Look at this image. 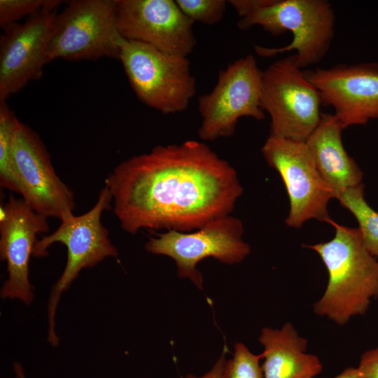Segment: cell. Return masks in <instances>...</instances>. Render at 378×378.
Masks as SVG:
<instances>
[{
    "instance_id": "cell-12",
    "label": "cell",
    "mask_w": 378,
    "mask_h": 378,
    "mask_svg": "<svg viewBox=\"0 0 378 378\" xmlns=\"http://www.w3.org/2000/svg\"><path fill=\"white\" fill-rule=\"evenodd\" d=\"M118 32L127 41L188 57L195 48L194 22L174 0H113Z\"/></svg>"
},
{
    "instance_id": "cell-8",
    "label": "cell",
    "mask_w": 378,
    "mask_h": 378,
    "mask_svg": "<svg viewBox=\"0 0 378 378\" xmlns=\"http://www.w3.org/2000/svg\"><path fill=\"white\" fill-rule=\"evenodd\" d=\"M262 71L251 54L220 70L213 90L198 98L199 137L206 141L230 137L242 117L262 120Z\"/></svg>"
},
{
    "instance_id": "cell-5",
    "label": "cell",
    "mask_w": 378,
    "mask_h": 378,
    "mask_svg": "<svg viewBox=\"0 0 378 378\" xmlns=\"http://www.w3.org/2000/svg\"><path fill=\"white\" fill-rule=\"evenodd\" d=\"M119 60L137 98L163 114L186 110L196 93L188 57L123 38Z\"/></svg>"
},
{
    "instance_id": "cell-11",
    "label": "cell",
    "mask_w": 378,
    "mask_h": 378,
    "mask_svg": "<svg viewBox=\"0 0 378 378\" xmlns=\"http://www.w3.org/2000/svg\"><path fill=\"white\" fill-rule=\"evenodd\" d=\"M13 157L20 195L34 211L60 220L74 214V192L56 174L41 138L21 122L15 134Z\"/></svg>"
},
{
    "instance_id": "cell-23",
    "label": "cell",
    "mask_w": 378,
    "mask_h": 378,
    "mask_svg": "<svg viewBox=\"0 0 378 378\" xmlns=\"http://www.w3.org/2000/svg\"><path fill=\"white\" fill-rule=\"evenodd\" d=\"M357 370L358 378H378V346L362 354Z\"/></svg>"
},
{
    "instance_id": "cell-20",
    "label": "cell",
    "mask_w": 378,
    "mask_h": 378,
    "mask_svg": "<svg viewBox=\"0 0 378 378\" xmlns=\"http://www.w3.org/2000/svg\"><path fill=\"white\" fill-rule=\"evenodd\" d=\"M261 358L262 354H254L238 342L234 345L233 357L225 363L222 378H264Z\"/></svg>"
},
{
    "instance_id": "cell-3",
    "label": "cell",
    "mask_w": 378,
    "mask_h": 378,
    "mask_svg": "<svg viewBox=\"0 0 378 378\" xmlns=\"http://www.w3.org/2000/svg\"><path fill=\"white\" fill-rule=\"evenodd\" d=\"M328 223L335 228L331 240L303 246L318 254L328 273L314 312L344 325L352 316L365 314L371 300L378 298V261L365 248L358 227L332 219Z\"/></svg>"
},
{
    "instance_id": "cell-22",
    "label": "cell",
    "mask_w": 378,
    "mask_h": 378,
    "mask_svg": "<svg viewBox=\"0 0 378 378\" xmlns=\"http://www.w3.org/2000/svg\"><path fill=\"white\" fill-rule=\"evenodd\" d=\"M59 0H0V25L1 27L16 23L46 8H57Z\"/></svg>"
},
{
    "instance_id": "cell-25",
    "label": "cell",
    "mask_w": 378,
    "mask_h": 378,
    "mask_svg": "<svg viewBox=\"0 0 378 378\" xmlns=\"http://www.w3.org/2000/svg\"><path fill=\"white\" fill-rule=\"evenodd\" d=\"M333 378H358L357 368H346L340 374Z\"/></svg>"
},
{
    "instance_id": "cell-17",
    "label": "cell",
    "mask_w": 378,
    "mask_h": 378,
    "mask_svg": "<svg viewBox=\"0 0 378 378\" xmlns=\"http://www.w3.org/2000/svg\"><path fill=\"white\" fill-rule=\"evenodd\" d=\"M259 342L264 347V378H314L322 370L319 358L306 352L307 340L290 323L281 329L262 328Z\"/></svg>"
},
{
    "instance_id": "cell-18",
    "label": "cell",
    "mask_w": 378,
    "mask_h": 378,
    "mask_svg": "<svg viewBox=\"0 0 378 378\" xmlns=\"http://www.w3.org/2000/svg\"><path fill=\"white\" fill-rule=\"evenodd\" d=\"M336 199L354 216L365 248L378 261V212L367 203L363 183L344 190Z\"/></svg>"
},
{
    "instance_id": "cell-4",
    "label": "cell",
    "mask_w": 378,
    "mask_h": 378,
    "mask_svg": "<svg viewBox=\"0 0 378 378\" xmlns=\"http://www.w3.org/2000/svg\"><path fill=\"white\" fill-rule=\"evenodd\" d=\"M113 198L106 186L101 190L92 208L83 214H71L61 220L51 234L38 239L33 256L48 255V249L59 242L67 248V260L60 277L53 285L47 306L48 342L57 346L59 338L55 332V314L61 295L65 292L83 269L92 268L108 257L118 255L109 238L108 229L102 223V214L111 208Z\"/></svg>"
},
{
    "instance_id": "cell-21",
    "label": "cell",
    "mask_w": 378,
    "mask_h": 378,
    "mask_svg": "<svg viewBox=\"0 0 378 378\" xmlns=\"http://www.w3.org/2000/svg\"><path fill=\"white\" fill-rule=\"evenodd\" d=\"M181 10L194 23L214 25L222 20L225 0H175Z\"/></svg>"
},
{
    "instance_id": "cell-9",
    "label": "cell",
    "mask_w": 378,
    "mask_h": 378,
    "mask_svg": "<svg viewBox=\"0 0 378 378\" xmlns=\"http://www.w3.org/2000/svg\"><path fill=\"white\" fill-rule=\"evenodd\" d=\"M243 234L242 222L230 214L210 220L193 232L167 230L157 234L149 238L145 247L150 253L172 258L178 276L189 279L202 289L203 279L197 265L209 257L224 264L241 262L251 252Z\"/></svg>"
},
{
    "instance_id": "cell-19",
    "label": "cell",
    "mask_w": 378,
    "mask_h": 378,
    "mask_svg": "<svg viewBox=\"0 0 378 378\" xmlns=\"http://www.w3.org/2000/svg\"><path fill=\"white\" fill-rule=\"evenodd\" d=\"M20 122L6 102H0V185L18 194H20V187L14 162L13 143Z\"/></svg>"
},
{
    "instance_id": "cell-6",
    "label": "cell",
    "mask_w": 378,
    "mask_h": 378,
    "mask_svg": "<svg viewBox=\"0 0 378 378\" xmlns=\"http://www.w3.org/2000/svg\"><path fill=\"white\" fill-rule=\"evenodd\" d=\"M321 104L295 55L276 60L262 71L261 107L270 117V134L305 142L321 120Z\"/></svg>"
},
{
    "instance_id": "cell-24",
    "label": "cell",
    "mask_w": 378,
    "mask_h": 378,
    "mask_svg": "<svg viewBox=\"0 0 378 378\" xmlns=\"http://www.w3.org/2000/svg\"><path fill=\"white\" fill-rule=\"evenodd\" d=\"M225 363L224 354H223L211 369L200 378H222Z\"/></svg>"
},
{
    "instance_id": "cell-7",
    "label": "cell",
    "mask_w": 378,
    "mask_h": 378,
    "mask_svg": "<svg viewBox=\"0 0 378 378\" xmlns=\"http://www.w3.org/2000/svg\"><path fill=\"white\" fill-rule=\"evenodd\" d=\"M123 38L118 32L113 0H74L57 14L46 59H119Z\"/></svg>"
},
{
    "instance_id": "cell-16",
    "label": "cell",
    "mask_w": 378,
    "mask_h": 378,
    "mask_svg": "<svg viewBox=\"0 0 378 378\" xmlns=\"http://www.w3.org/2000/svg\"><path fill=\"white\" fill-rule=\"evenodd\" d=\"M343 126L334 114L322 113L321 120L305 141L322 178L334 198L344 190L362 183L363 174L346 151Z\"/></svg>"
},
{
    "instance_id": "cell-13",
    "label": "cell",
    "mask_w": 378,
    "mask_h": 378,
    "mask_svg": "<svg viewBox=\"0 0 378 378\" xmlns=\"http://www.w3.org/2000/svg\"><path fill=\"white\" fill-rule=\"evenodd\" d=\"M344 129L378 119V62L304 71Z\"/></svg>"
},
{
    "instance_id": "cell-26",
    "label": "cell",
    "mask_w": 378,
    "mask_h": 378,
    "mask_svg": "<svg viewBox=\"0 0 378 378\" xmlns=\"http://www.w3.org/2000/svg\"><path fill=\"white\" fill-rule=\"evenodd\" d=\"M183 378H200V377H196V376L192 375V374H188L186 377H185Z\"/></svg>"
},
{
    "instance_id": "cell-15",
    "label": "cell",
    "mask_w": 378,
    "mask_h": 378,
    "mask_svg": "<svg viewBox=\"0 0 378 378\" xmlns=\"http://www.w3.org/2000/svg\"><path fill=\"white\" fill-rule=\"evenodd\" d=\"M49 230L48 218L34 211L22 198L10 195L0 207V257L7 264L8 278L1 289L4 299L31 303L34 289L29 263L37 235Z\"/></svg>"
},
{
    "instance_id": "cell-1",
    "label": "cell",
    "mask_w": 378,
    "mask_h": 378,
    "mask_svg": "<svg viewBox=\"0 0 378 378\" xmlns=\"http://www.w3.org/2000/svg\"><path fill=\"white\" fill-rule=\"evenodd\" d=\"M105 186L122 230L188 232L230 215L243 192L235 169L206 144L157 146L118 164Z\"/></svg>"
},
{
    "instance_id": "cell-14",
    "label": "cell",
    "mask_w": 378,
    "mask_h": 378,
    "mask_svg": "<svg viewBox=\"0 0 378 378\" xmlns=\"http://www.w3.org/2000/svg\"><path fill=\"white\" fill-rule=\"evenodd\" d=\"M57 8H46L22 23L3 27L0 41V102L39 79Z\"/></svg>"
},
{
    "instance_id": "cell-10",
    "label": "cell",
    "mask_w": 378,
    "mask_h": 378,
    "mask_svg": "<svg viewBox=\"0 0 378 378\" xmlns=\"http://www.w3.org/2000/svg\"><path fill=\"white\" fill-rule=\"evenodd\" d=\"M261 151L286 187L290 202L286 225L300 228L311 219L328 223L331 218L327 206L333 194L320 175L306 142L270 134Z\"/></svg>"
},
{
    "instance_id": "cell-2",
    "label": "cell",
    "mask_w": 378,
    "mask_h": 378,
    "mask_svg": "<svg viewBox=\"0 0 378 378\" xmlns=\"http://www.w3.org/2000/svg\"><path fill=\"white\" fill-rule=\"evenodd\" d=\"M241 30L259 26L274 36L286 31L293 39L287 46L267 48L255 46L262 57L296 51L299 66L302 69L320 62L328 52L335 34V16L327 0H230Z\"/></svg>"
}]
</instances>
